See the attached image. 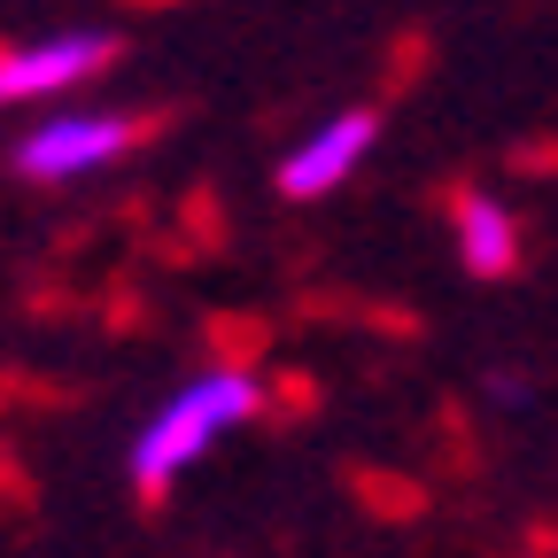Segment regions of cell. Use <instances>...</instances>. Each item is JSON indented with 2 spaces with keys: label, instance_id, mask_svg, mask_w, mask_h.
Wrapping results in <instances>:
<instances>
[{
  "label": "cell",
  "instance_id": "6da1fadb",
  "mask_svg": "<svg viewBox=\"0 0 558 558\" xmlns=\"http://www.w3.org/2000/svg\"><path fill=\"white\" fill-rule=\"evenodd\" d=\"M256 403H264V388H256V373H248V365H209V373H194L171 403H156V418H148V427H140V442L124 450L132 488L156 505L186 465H202V458H209V442H218L226 427L256 418Z\"/></svg>",
  "mask_w": 558,
  "mask_h": 558
},
{
  "label": "cell",
  "instance_id": "7a4b0ae2",
  "mask_svg": "<svg viewBox=\"0 0 558 558\" xmlns=\"http://www.w3.org/2000/svg\"><path fill=\"white\" fill-rule=\"evenodd\" d=\"M132 140H140V132H132L124 117H109V109H54V117H39L32 132H16L9 163H16V179L62 186V179H86V171L117 163Z\"/></svg>",
  "mask_w": 558,
  "mask_h": 558
},
{
  "label": "cell",
  "instance_id": "3957f363",
  "mask_svg": "<svg viewBox=\"0 0 558 558\" xmlns=\"http://www.w3.org/2000/svg\"><path fill=\"white\" fill-rule=\"evenodd\" d=\"M109 62H117V32H94V24L24 39V47L0 54V109H16V101H54V94H70V86L101 78Z\"/></svg>",
  "mask_w": 558,
  "mask_h": 558
},
{
  "label": "cell",
  "instance_id": "277c9868",
  "mask_svg": "<svg viewBox=\"0 0 558 558\" xmlns=\"http://www.w3.org/2000/svg\"><path fill=\"white\" fill-rule=\"evenodd\" d=\"M373 140H380V117H373V109H341V117H326V124L303 140V148H288V163H279V194H288V202L333 194L349 171L373 156Z\"/></svg>",
  "mask_w": 558,
  "mask_h": 558
},
{
  "label": "cell",
  "instance_id": "5b68a950",
  "mask_svg": "<svg viewBox=\"0 0 558 558\" xmlns=\"http://www.w3.org/2000/svg\"><path fill=\"white\" fill-rule=\"evenodd\" d=\"M458 248H465V271L473 279H505L520 264V226L497 194H465L458 202Z\"/></svg>",
  "mask_w": 558,
  "mask_h": 558
}]
</instances>
